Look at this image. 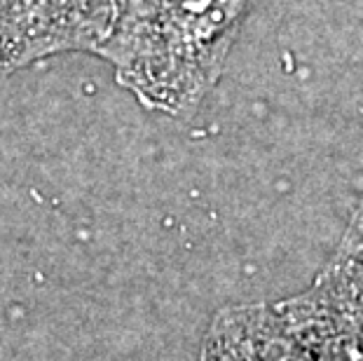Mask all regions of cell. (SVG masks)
<instances>
[{
    "label": "cell",
    "instance_id": "cell-3",
    "mask_svg": "<svg viewBox=\"0 0 363 361\" xmlns=\"http://www.w3.org/2000/svg\"><path fill=\"white\" fill-rule=\"evenodd\" d=\"M277 303L319 361H363V244L342 237L310 287Z\"/></svg>",
    "mask_w": 363,
    "mask_h": 361
},
{
    "label": "cell",
    "instance_id": "cell-2",
    "mask_svg": "<svg viewBox=\"0 0 363 361\" xmlns=\"http://www.w3.org/2000/svg\"><path fill=\"white\" fill-rule=\"evenodd\" d=\"M118 12L120 0H0V75L59 55H99Z\"/></svg>",
    "mask_w": 363,
    "mask_h": 361
},
{
    "label": "cell",
    "instance_id": "cell-4",
    "mask_svg": "<svg viewBox=\"0 0 363 361\" xmlns=\"http://www.w3.org/2000/svg\"><path fill=\"white\" fill-rule=\"evenodd\" d=\"M199 361H319L279 303L230 305L211 319Z\"/></svg>",
    "mask_w": 363,
    "mask_h": 361
},
{
    "label": "cell",
    "instance_id": "cell-1",
    "mask_svg": "<svg viewBox=\"0 0 363 361\" xmlns=\"http://www.w3.org/2000/svg\"><path fill=\"white\" fill-rule=\"evenodd\" d=\"M258 0H120L96 57L145 111L185 118L218 84Z\"/></svg>",
    "mask_w": 363,
    "mask_h": 361
},
{
    "label": "cell",
    "instance_id": "cell-5",
    "mask_svg": "<svg viewBox=\"0 0 363 361\" xmlns=\"http://www.w3.org/2000/svg\"><path fill=\"white\" fill-rule=\"evenodd\" d=\"M342 237H345V240H352V242H361L363 244V183L359 186L357 206H354L352 218H350V226H347Z\"/></svg>",
    "mask_w": 363,
    "mask_h": 361
}]
</instances>
